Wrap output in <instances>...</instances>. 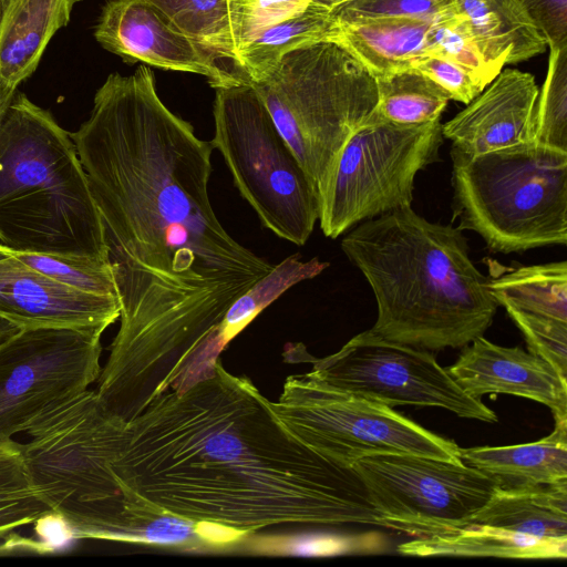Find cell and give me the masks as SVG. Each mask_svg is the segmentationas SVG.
I'll list each match as a JSON object with an SVG mask.
<instances>
[{"instance_id":"obj_1","label":"cell","mask_w":567,"mask_h":567,"mask_svg":"<svg viewBox=\"0 0 567 567\" xmlns=\"http://www.w3.org/2000/svg\"><path fill=\"white\" fill-rule=\"evenodd\" d=\"M100 213L120 328L97 379L144 408L209 377L234 301L272 264L235 240L210 203L213 145L159 99L140 65L112 73L70 133Z\"/></svg>"},{"instance_id":"obj_2","label":"cell","mask_w":567,"mask_h":567,"mask_svg":"<svg viewBox=\"0 0 567 567\" xmlns=\"http://www.w3.org/2000/svg\"><path fill=\"white\" fill-rule=\"evenodd\" d=\"M114 471L150 505L244 538L295 524L384 527L358 472L292 436L252 381L220 360L127 422Z\"/></svg>"},{"instance_id":"obj_3","label":"cell","mask_w":567,"mask_h":567,"mask_svg":"<svg viewBox=\"0 0 567 567\" xmlns=\"http://www.w3.org/2000/svg\"><path fill=\"white\" fill-rule=\"evenodd\" d=\"M378 306L372 333L414 348H464L493 322L497 302L462 230L411 206L364 220L341 240Z\"/></svg>"},{"instance_id":"obj_4","label":"cell","mask_w":567,"mask_h":567,"mask_svg":"<svg viewBox=\"0 0 567 567\" xmlns=\"http://www.w3.org/2000/svg\"><path fill=\"white\" fill-rule=\"evenodd\" d=\"M0 240L14 251L110 262L70 133L18 91L0 117Z\"/></svg>"},{"instance_id":"obj_5","label":"cell","mask_w":567,"mask_h":567,"mask_svg":"<svg viewBox=\"0 0 567 567\" xmlns=\"http://www.w3.org/2000/svg\"><path fill=\"white\" fill-rule=\"evenodd\" d=\"M126 430L127 422L87 389L48 409L24 432L31 480L68 538L134 543L161 512L114 471Z\"/></svg>"},{"instance_id":"obj_6","label":"cell","mask_w":567,"mask_h":567,"mask_svg":"<svg viewBox=\"0 0 567 567\" xmlns=\"http://www.w3.org/2000/svg\"><path fill=\"white\" fill-rule=\"evenodd\" d=\"M451 159L460 230L502 254L567 244V152L533 141Z\"/></svg>"},{"instance_id":"obj_7","label":"cell","mask_w":567,"mask_h":567,"mask_svg":"<svg viewBox=\"0 0 567 567\" xmlns=\"http://www.w3.org/2000/svg\"><path fill=\"white\" fill-rule=\"evenodd\" d=\"M249 84L319 196L344 144L377 105L374 78L343 47L321 41L290 50Z\"/></svg>"},{"instance_id":"obj_8","label":"cell","mask_w":567,"mask_h":567,"mask_svg":"<svg viewBox=\"0 0 567 567\" xmlns=\"http://www.w3.org/2000/svg\"><path fill=\"white\" fill-rule=\"evenodd\" d=\"M214 148L264 227L303 246L319 219L318 192L279 133L256 89H216Z\"/></svg>"},{"instance_id":"obj_9","label":"cell","mask_w":567,"mask_h":567,"mask_svg":"<svg viewBox=\"0 0 567 567\" xmlns=\"http://www.w3.org/2000/svg\"><path fill=\"white\" fill-rule=\"evenodd\" d=\"M440 120L398 124L371 116L347 141L319 190V224L336 239L353 226L411 206L416 174L439 161Z\"/></svg>"},{"instance_id":"obj_10","label":"cell","mask_w":567,"mask_h":567,"mask_svg":"<svg viewBox=\"0 0 567 567\" xmlns=\"http://www.w3.org/2000/svg\"><path fill=\"white\" fill-rule=\"evenodd\" d=\"M270 408L280 424L310 449L352 466L377 454H415L461 461L453 440L392 408L337 390L308 372L289 375Z\"/></svg>"},{"instance_id":"obj_11","label":"cell","mask_w":567,"mask_h":567,"mask_svg":"<svg viewBox=\"0 0 567 567\" xmlns=\"http://www.w3.org/2000/svg\"><path fill=\"white\" fill-rule=\"evenodd\" d=\"M295 360L312 363L308 373L327 385L390 408L435 406L464 419L487 423L498 420L481 399L467 394L431 352L386 340L370 330L321 359L302 346Z\"/></svg>"},{"instance_id":"obj_12","label":"cell","mask_w":567,"mask_h":567,"mask_svg":"<svg viewBox=\"0 0 567 567\" xmlns=\"http://www.w3.org/2000/svg\"><path fill=\"white\" fill-rule=\"evenodd\" d=\"M385 528L429 536L472 524L496 484L462 461L377 454L353 464Z\"/></svg>"},{"instance_id":"obj_13","label":"cell","mask_w":567,"mask_h":567,"mask_svg":"<svg viewBox=\"0 0 567 567\" xmlns=\"http://www.w3.org/2000/svg\"><path fill=\"white\" fill-rule=\"evenodd\" d=\"M104 331L21 329L0 342V441L97 381Z\"/></svg>"},{"instance_id":"obj_14","label":"cell","mask_w":567,"mask_h":567,"mask_svg":"<svg viewBox=\"0 0 567 567\" xmlns=\"http://www.w3.org/2000/svg\"><path fill=\"white\" fill-rule=\"evenodd\" d=\"M96 41L128 63L196 73L216 90L245 82L146 0H110L95 27Z\"/></svg>"},{"instance_id":"obj_15","label":"cell","mask_w":567,"mask_h":567,"mask_svg":"<svg viewBox=\"0 0 567 567\" xmlns=\"http://www.w3.org/2000/svg\"><path fill=\"white\" fill-rule=\"evenodd\" d=\"M0 258V318L21 329L101 328L120 318L113 296L84 292L50 278L14 257Z\"/></svg>"},{"instance_id":"obj_16","label":"cell","mask_w":567,"mask_h":567,"mask_svg":"<svg viewBox=\"0 0 567 567\" xmlns=\"http://www.w3.org/2000/svg\"><path fill=\"white\" fill-rule=\"evenodd\" d=\"M535 78L518 70H502L467 106L442 125L452 148L467 156L534 141Z\"/></svg>"},{"instance_id":"obj_17","label":"cell","mask_w":567,"mask_h":567,"mask_svg":"<svg viewBox=\"0 0 567 567\" xmlns=\"http://www.w3.org/2000/svg\"><path fill=\"white\" fill-rule=\"evenodd\" d=\"M446 369L473 398L522 396L549 408L555 423H567V379L529 351L498 346L482 336L464 347L458 359Z\"/></svg>"},{"instance_id":"obj_18","label":"cell","mask_w":567,"mask_h":567,"mask_svg":"<svg viewBox=\"0 0 567 567\" xmlns=\"http://www.w3.org/2000/svg\"><path fill=\"white\" fill-rule=\"evenodd\" d=\"M467 23L472 40L495 75L506 64L528 60L546 42L516 0H447Z\"/></svg>"},{"instance_id":"obj_19","label":"cell","mask_w":567,"mask_h":567,"mask_svg":"<svg viewBox=\"0 0 567 567\" xmlns=\"http://www.w3.org/2000/svg\"><path fill=\"white\" fill-rule=\"evenodd\" d=\"M460 460L491 478L497 488L513 489L567 481V423L536 442L458 450Z\"/></svg>"},{"instance_id":"obj_20","label":"cell","mask_w":567,"mask_h":567,"mask_svg":"<svg viewBox=\"0 0 567 567\" xmlns=\"http://www.w3.org/2000/svg\"><path fill=\"white\" fill-rule=\"evenodd\" d=\"M80 0H12L0 22V81L17 89L38 68Z\"/></svg>"},{"instance_id":"obj_21","label":"cell","mask_w":567,"mask_h":567,"mask_svg":"<svg viewBox=\"0 0 567 567\" xmlns=\"http://www.w3.org/2000/svg\"><path fill=\"white\" fill-rule=\"evenodd\" d=\"M337 43L374 78L411 68L425 55V37L434 21L417 18H354L338 20Z\"/></svg>"},{"instance_id":"obj_22","label":"cell","mask_w":567,"mask_h":567,"mask_svg":"<svg viewBox=\"0 0 567 567\" xmlns=\"http://www.w3.org/2000/svg\"><path fill=\"white\" fill-rule=\"evenodd\" d=\"M472 524L567 542V481L525 488H496Z\"/></svg>"},{"instance_id":"obj_23","label":"cell","mask_w":567,"mask_h":567,"mask_svg":"<svg viewBox=\"0 0 567 567\" xmlns=\"http://www.w3.org/2000/svg\"><path fill=\"white\" fill-rule=\"evenodd\" d=\"M413 556L497 557L516 559H565L567 542H551L482 524L429 536L398 546Z\"/></svg>"},{"instance_id":"obj_24","label":"cell","mask_w":567,"mask_h":567,"mask_svg":"<svg viewBox=\"0 0 567 567\" xmlns=\"http://www.w3.org/2000/svg\"><path fill=\"white\" fill-rule=\"evenodd\" d=\"M340 25L333 12L311 2L303 11L257 34L237 53L235 68L247 83L262 80L281 56L300 45L338 41Z\"/></svg>"},{"instance_id":"obj_25","label":"cell","mask_w":567,"mask_h":567,"mask_svg":"<svg viewBox=\"0 0 567 567\" xmlns=\"http://www.w3.org/2000/svg\"><path fill=\"white\" fill-rule=\"evenodd\" d=\"M498 306L567 321V262L522 266L488 278Z\"/></svg>"},{"instance_id":"obj_26","label":"cell","mask_w":567,"mask_h":567,"mask_svg":"<svg viewBox=\"0 0 567 567\" xmlns=\"http://www.w3.org/2000/svg\"><path fill=\"white\" fill-rule=\"evenodd\" d=\"M378 102L371 117L398 124L440 120L450 96L420 71L408 68L374 79Z\"/></svg>"},{"instance_id":"obj_27","label":"cell","mask_w":567,"mask_h":567,"mask_svg":"<svg viewBox=\"0 0 567 567\" xmlns=\"http://www.w3.org/2000/svg\"><path fill=\"white\" fill-rule=\"evenodd\" d=\"M51 516L52 508L29 474L22 443L0 441V539Z\"/></svg>"},{"instance_id":"obj_28","label":"cell","mask_w":567,"mask_h":567,"mask_svg":"<svg viewBox=\"0 0 567 567\" xmlns=\"http://www.w3.org/2000/svg\"><path fill=\"white\" fill-rule=\"evenodd\" d=\"M329 262L312 258L301 260L299 254L291 255L258 279L246 292L237 298L226 312L220 324L224 340L229 343L265 308L292 286L321 274Z\"/></svg>"},{"instance_id":"obj_29","label":"cell","mask_w":567,"mask_h":567,"mask_svg":"<svg viewBox=\"0 0 567 567\" xmlns=\"http://www.w3.org/2000/svg\"><path fill=\"white\" fill-rule=\"evenodd\" d=\"M217 60L235 65L229 0H146Z\"/></svg>"},{"instance_id":"obj_30","label":"cell","mask_w":567,"mask_h":567,"mask_svg":"<svg viewBox=\"0 0 567 567\" xmlns=\"http://www.w3.org/2000/svg\"><path fill=\"white\" fill-rule=\"evenodd\" d=\"M534 141L567 152V45L550 49L546 79L535 105Z\"/></svg>"},{"instance_id":"obj_31","label":"cell","mask_w":567,"mask_h":567,"mask_svg":"<svg viewBox=\"0 0 567 567\" xmlns=\"http://www.w3.org/2000/svg\"><path fill=\"white\" fill-rule=\"evenodd\" d=\"M8 250L34 270L69 287L93 295L113 296L117 298L110 262L80 257H63Z\"/></svg>"},{"instance_id":"obj_32","label":"cell","mask_w":567,"mask_h":567,"mask_svg":"<svg viewBox=\"0 0 567 567\" xmlns=\"http://www.w3.org/2000/svg\"><path fill=\"white\" fill-rule=\"evenodd\" d=\"M425 55L461 65L485 86L496 76L475 47L466 21L458 14L443 16L432 23L425 37Z\"/></svg>"},{"instance_id":"obj_33","label":"cell","mask_w":567,"mask_h":567,"mask_svg":"<svg viewBox=\"0 0 567 567\" xmlns=\"http://www.w3.org/2000/svg\"><path fill=\"white\" fill-rule=\"evenodd\" d=\"M310 3V0H229L236 61L240 47L264 30L303 11Z\"/></svg>"},{"instance_id":"obj_34","label":"cell","mask_w":567,"mask_h":567,"mask_svg":"<svg viewBox=\"0 0 567 567\" xmlns=\"http://www.w3.org/2000/svg\"><path fill=\"white\" fill-rule=\"evenodd\" d=\"M520 330L528 351L548 362L567 379V321L505 307Z\"/></svg>"},{"instance_id":"obj_35","label":"cell","mask_w":567,"mask_h":567,"mask_svg":"<svg viewBox=\"0 0 567 567\" xmlns=\"http://www.w3.org/2000/svg\"><path fill=\"white\" fill-rule=\"evenodd\" d=\"M331 11L338 20L391 17L436 21L455 14L447 0H350Z\"/></svg>"},{"instance_id":"obj_36","label":"cell","mask_w":567,"mask_h":567,"mask_svg":"<svg viewBox=\"0 0 567 567\" xmlns=\"http://www.w3.org/2000/svg\"><path fill=\"white\" fill-rule=\"evenodd\" d=\"M411 68L420 71L442 87L450 100L464 104H468L485 89V85L467 70L437 56H420L411 63Z\"/></svg>"},{"instance_id":"obj_37","label":"cell","mask_w":567,"mask_h":567,"mask_svg":"<svg viewBox=\"0 0 567 567\" xmlns=\"http://www.w3.org/2000/svg\"><path fill=\"white\" fill-rule=\"evenodd\" d=\"M549 49L567 45V0H516Z\"/></svg>"},{"instance_id":"obj_38","label":"cell","mask_w":567,"mask_h":567,"mask_svg":"<svg viewBox=\"0 0 567 567\" xmlns=\"http://www.w3.org/2000/svg\"><path fill=\"white\" fill-rule=\"evenodd\" d=\"M6 256H7L6 248L2 244H0V258H3ZM19 330L20 329L17 328L14 324L0 318V342L3 341L4 339L11 337Z\"/></svg>"},{"instance_id":"obj_39","label":"cell","mask_w":567,"mask_h":567,"mask_svg":"<svg viewBox=\"0 0 567 567\" xmlns=\"http://www.w3.org/2000/svg\"><path fill=\"white\" fill-rule=\"evenodd\" d=\"M16 91L17 89L10 87L0 81V117Z\"/></svg>"},{"instance_id":"obj_40","label":"cell","mask_w":567,"mask_h":567,"mask_svg":"<svg viewBox=\"0 0 567 567\" xmlns=\"http://www.w3.org/2000/svg\"><path fill=\"white\" fill-rule=\"evenodd\" d=\"M313 3H317L319 6L326 7L330 10H333L334 8L350 1V0H310Z\"/></svg>"},{"instance_id":"obj_41","label":"cell","mask_w":567,"mask_h":567,"mask_svg":"<svg viewBox=\"0 0 567 567\" xmlns=\"http://www.w3.org/2000/svg\"><path fill=\"white\" fill-rule=\"evenodd\" d=\"M12 2V0H0V22L2 20V17L9 7V4Z\"/></svg>"}]
</instances>
